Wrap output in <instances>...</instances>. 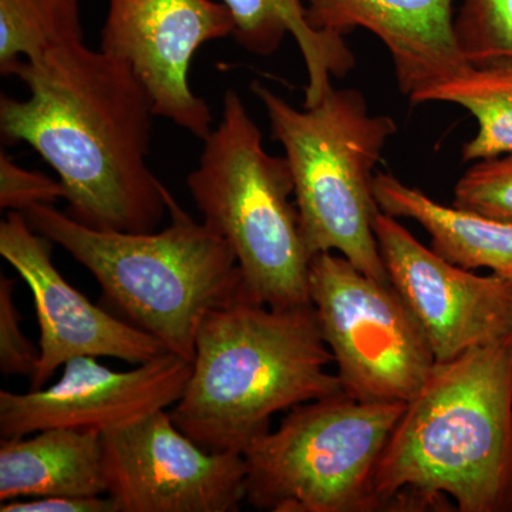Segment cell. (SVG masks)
Masks as SVG:
<instances>
[{"instance_id": "6da1fadb", "label": "cell", "mask_w": 512, "mask_h": 512, "mask_svg": "<svg viewBox=\"0 0 512 512\" xmlns=\"http://www.w3.org/2000/svg\"><path fill=\"white\" fill-rule=\"evenodd\" d=\"M5 76L26 100L0 97L6 143H26L55 170L66 214L100 231H156L167 187L148 167L153 101L126 63L84 42L18 62Z\"/></svg>"}, {"instance_id": "7a4b0ae2", "label": "cell", "mask_w": 512, "mask_h": 512, "mask_svg": "<svg viewBox=\"0 0 512 512\" xmlns=\"http://www.w3.org/2000/svg\"><path fill=\"white\" fill-rule=\"evenodd\" d=\"M377 511H512V332L436 362L375 474Z\"/></svg>"}, {"instance_id": "3957f363", "label": "cell", "mask_w": 512, "mask_h": 512, "mask_svg": "<svg viewBox=\"0 0 512 512\" xmlns=\"http://www.w3.org/2000/svg\"><path fill=\"white\" fill-rule=\"evenodd\" d=\"M313 305L269 308L241 299L205 316L178 429L214 453H244L282 410L343 393Z\"/></svg>"}, {"instance_id": "277c9868", "label": "cell", "mask_w": 512, "mask_h": 512, "mask_svg": "<svg viewBox=\"0 0 512 512\" xmlns=\"http://www.w3.org/2000/svg\"><path fill=\"white\" fill-rule=\"evenodd\" d=\"M167 210V227L137 234L86 227L53 205L23 214L96 278L117 316L192 362L205 316L251 298L228 242L195 221L170 191Z\"/></svg>"}, {"instance_id": "5b68a950", "label": "cell", "mask_w": 512, "mask_h": 512, "mask_svg": "<svg viewBox=\"0 0 512 512\" xmlns=\"http://www.w3.org/2000/svg\"><path fill=\"white\" fill-rule=\"evenodd\" d=\"M251 89L291 168L309 255L336 252L369 278L390 284L373 229L380 211L373 185L397 131L392 117L370 114L357 90L332 86L318 104L298 110L261 82Z\"/></svg>"}, {"instance_id": "8992f818", "label": "cell", "mask_w": 512, "mask_h": 512, "mask_svg": "<svg viewBox=\"0 0 512 512\" xmlns=\"http://www.w3.org/2000/svg\"><path fill=\"white\" fill-rule=\"evenodd\" d=\"M261 130L235 90L187 177L202 222L237 256L252 301L269 308L312 305V256L303 239L291 168L266 153Z\"/></svg>"}, {"instance_id": "52a82bcc", "label": "cell", "mask_w": 512, "mask_h": 512, "mask_svg": "<svg viewBox=\"0 0 512 512\" xmlns=\"http://www.w3.org/2000/svg\"><path fill=\"white\" fill-rule=\"evenodd\" d=\"M404 407L345 392L292 407L242 453L247 503L268 512L377 511V464Z\"/></svg>"}, {"instance_id": "ba28073f", "label": "cell", "mask_w": 512, "mask_h": 512, "mask_svg": "<svg viewBox=\"0 0 512 512\" xmlns=\"http://www.w3.org/2000/svg\"><path fill=\"white\" fill-rule=\"evenodd\" d=\"M309 295L343 392L359 402H410L436 357L392 284L323 252L311 261Z\"/></svg>"}, {"instance_id": "9c48e42d", "label": "cell", "mask_w": 512, "mask_h": 512, "mask_svg": "<svg viewBox=\"0 0 512 512\" xmlns=\"http://www.w3.org/2000/svg\"><path fill=\"white\" fill-rule=\"evenodd\" d=\"M106 495L119 512H237L247 501L238 453H214L160 410L101 434Z\"/></svg>"}, {"instance_id": "30bf717a", "label": "cell", "mask_w": 512, "mask_h": 512, "mask_svg": "<svg viewBox=\"0 0 512 512\" xmlns=\"http://www.w3.org/2000/svg\"><path fill=\"white\" fill-rule=\"evenodd\" d=\"M232 33L234 20L220 0H107L100 50L133 70L157 117L204 141L214 119L191 89L192 59Z\"/></svg>"}, {"instance_id": "8fae6325", "label": "cell", "mask_w": 512, "mask_h": 512, "mask_svg": "<svg viewBox=\"0 0 512 512\" xmlns=\"http://www.w3.org/2000/svg\"><path fill=\"white\" fill-rule=\"evenodd\" d=\"M373 229L390 284L429 340L436 362L512 332V282L453 265L379 211Z\"/></svg>"}, {"instance_id": "7c38bea8", "label": "cell", "mask_w": 512, "mask_h": 512, "mask_svg": "<svg viewBox=\"0 0 512 512\" xmlns=\"http://www.w3.org/2000/svg\"><path fill=\"white\" fill-rule=\"evenodd\" d=\"M97 357H74L55 384L28 393L0 392V437L49 429L106 431L174 406L183 397L192 362L165 352L127 372Z\"/></svg>"}, {"instance_id": "4fadbf2b", "label": "cell", "mask_w": 512, "mask_h": 512, "mask_svg": "<svg viewBox=\"0 0 512 512\" xmlns=\"http://www.w3.org/2000/svg\"><path fill=\"white\" fill-rule=\"evenodd\" d=\"M53 242L23 212L0 222V255L28 284L40 330V360L30 390L42 389L74 357H114L141 365L167 352L163 343L90 302L53 264Z\"/></svg>"}, {"instance_id": "5bb4252c", "label": "cell", "mask_w": 512, "mask_h": 512, "mask_svg": "<svg viewBox=\"0 0 512 512\" xmlns=\"http://www.w3.org/2000/svg\"><path fill=\"white\" fill-rule=\"evenodd\" d=\"M454 0H305L313 29L345 36L366 29L392 57L400 92L410 101L466 72L458 47Z\"/></svg>"}, {"instance_id": "9a60e30c", "label": "cell", "mask_w": 512, "mask_h": 512, "mask_svg": "<svg viewBox=\"0 0 512 512\" xmlns=\"http://www.w3.org/2000/svg\"><path fill=\"white\" fill-rule=\"evenodd\" d=\"M106 494L101 434L49 429L0 441V501Z\"/></svg>"}, {"instance_id": "2e32d148", "label": "cell", "mask_w": 512, "mask_h": 512, "mask_svg": "<svg viewBox=\"0 0 512 512\" xmlns=\"http://www.w3.org/2000/svg\"><path fill=\"white\" fill-rule=\"evenodd\" d=\"M373 190L380 211L419 222L441 258L467 271L490 269L512 282V220L440 204L390 174H376Z\"/></svg>"}, {"instance_id": "e0dca14e", "label": "cell", "mask_w": 512, "mask_h": 512, "mask_svg": "<svg viewBox=\"0 0 512 512\" xmlns=\"http://www.w3.org/2000/svg\"><path fill=\"white\" fill-rule=\"evenodd\" d=\"M234 20L232 37L249 53L269 56L291 35L301 52L308 86L303 107L318 104L332 87V77L345 76L355 57L340 35L313 29L305 0H220Z\"/></svg>"}, {"instance_id": "ac0fdd59", "label": "cell", "mask_w": 512, "mask_h": 512, "mask_svg": "<svg viewBox=\"0 0 512 512\" xmlns=\"http://www.w3.org/2000/svg\"><path fill=\"white\" fill-rule=\"evenodd\" d=\"M412 103H451L477 120L476 136L463 148V161L512 153V59L473 66L419 94Z\"/></svg>"}, {"instance_id": "d6986e66", "label": "cell", "mask_w": 512, "mask_h": 512, "mask_svg": "<svg viewBox=\"0 0 512 512\" xmlns=\"http://www.w3.org/2000/svg\"><path fill=\"white\" fill-rule=\"evenodd\" d=\"M82 0H0V73L84 42Z\"/></svg>"}, {"instance_id": "ffe728a7", "label": "cell", "mask_w": 512, "mask_h": 512, "mask_svg": "<svg viewBox=\"0 0 512 512\" xmlns=\"http://www.w3.org/2000/svg\"><path fill=\"white\" fill-rule=\"evenodd\" d=\"M454 30L464 59L473 66L512 59V0H461Z\"/></svg>"}, {"instance_id": "44dd1931", "label": "cell", "mask_w": 512, "mask_h": 512, "mask_svg": "<svg viewBox=\"0 0 512 512\" xmlns=\"http://www.w3.org/2000/svg\"><path fill=\"white\" fill-rule=\"evenodd\" d=\"M453 205L512 220V153L473 163L457 181Z\"/></svg>"}, {"instance_id": "7402d4cb", "label": "cell", "mask_w": 512, "mask_h": 512, "mask_svg": "<svg viewBox=\"0 0 512 512\" xmlns=\"http://www.w3.org/2000/svg\"><path fill=\"white\" fill-rule=\"evenodd\" d=\"M16 281L0 275V372L5 376L35 377L40 349L22 332V316L13 292Z\"/></svg>"}, {"instance_id": "603a6c76", "label": "cell", "mask_w": 512, "mask_h": 512, "mask_svg": "<svg viewBox=\"0 0 512 512\" xmlns=\"http://www.w3.org/2000/svg\"><path fill=\"white\" fill-rule=\"evenodd\" d=\"M66 200V190L59 178L28 170L6 153H0V208L26 212L35 205H53Z\"/></svg>"}, {"instance_id": "cb8c5ba5", "label": "cell", "mask_w": 512, "mask_h": 512, "mask_svg": "<svg viewBox=\"0 0 512 512\" xmlns=\"http://www.w3.org/2000/svg\"><path fill=\"white\" fill-rule=\"evenodd\" d=\"M0 512H119L113 498L94 497H37L28 500L5 501L0 504Z\"/></svg>"}]
</instances>
